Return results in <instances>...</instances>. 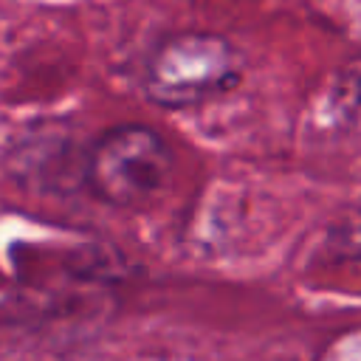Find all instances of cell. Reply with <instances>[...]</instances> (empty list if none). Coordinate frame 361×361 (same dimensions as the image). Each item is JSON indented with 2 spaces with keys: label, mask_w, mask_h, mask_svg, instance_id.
<instances>
[{
  "label": "cell",
  "mask_w": 361,
  "mask_h": 361,
  "mask_svg": "<svg viewBox=\"0 0 361 361\" xmlns=\"http://www.w3.org/2000/svg\"><path fill=\"white\" fill-rule=\"evenodd\" d=\"M243 79L237 48L214 31H178L164 37L147 59L144 93L164 110L206 104Z\"/></svg>",
  "instance_id": "6da1fadb"
},
{
  "label": "cell",
  "mask_w": 361,
  "mask_h": 361,
  "mask_svg": "<svg viewBox=\"0 0 361 361\" xmlns=\"http://www.w3.org/2000/svg\"><path fill=\"white\" fill-rule=\"evenodd\" d=\"M175 169L166 138L138 121L104 130L87 149L82 166L85 189L113 209H144L158 197Z\"/></svg>",
  "instance_id": "7a4b0ae2"
},
{
  "label": "cell",
  "mask_w": 361,
  "mask_h": 361,
  "mask_svg": "<svg viewBox=\"0 0 361 361\" xmlns=\"http://www.w3.org/2000/svg\"><path fill=\"white\" fill-rule=\"evenodd\" d=\"M330 110L338 124L361 133V56L338 68L330 90Z\"/></svg>",
  "instance_id": "3957f363"
},
{
  "label": "cell",
  "mask_w": 361,
  "mask_h": 361,
  "mask_svg": "<svg viewBox=\"0 0 361 361\" xmlns=\"http://www.w3.org/2000/svg\"><path fill=\"white\" fill-rule=\"evenodd\" d=\"M324 254L338 262H361V200L347 206L327 226Z\"/></svg>",
  "instance_id": "277c9868"
}]
</instances>
